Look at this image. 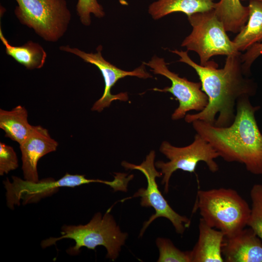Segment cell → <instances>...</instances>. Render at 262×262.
Wrapping results in <instances>:
<instances>
[{
    "label": "cell",
    "mask_w": 262,
    "mask_h": 262,
    "mask_svg": "<svg viewBox=\"0 0 262 262\" xmlns=\"http://www.w3.org/2000/svg\"><path fill=\"white\" fill-rule=\"evenodd\" d=\"M248 19L232 40L237 50L246 51L253 45L262 42V1L250 0Z\"/></svg>",
    "instance_id": "16"
},
{
    "label": "cell",
    "mask_w": 262,
    "mask_h": 262,
    "mask_svg": "<svg viewBox=\"0 0 262 262\" xmlns=\"http://www.w3.org/2000/svg\"><path fill=\"white\" fill-rule=\"evenodd\" d=\"M188 20L192 31L181 46L186 47L187 51L196 52L199 56L200 65H205L214 56H227L240 52L228 37L214 9L188 16Z\"/></svg>",
    "instance_id": "5"
},
{
    "label": "cell",
    "mask_w": 262,
    "mask_h": 262,
    "mask_svg": "<svg viewBox=\"0 0 262 262\" xmlns=\"http://www.w3.org/2000/svg\"><path fill=\"white\" fill-rule=\"evenodd\" d=\"M160 151L169 160L167 162L160 161L155 163L156 167L161 170L163 175L161 183L164 185L165 194L169 191L170 178L177 170L194 173L200 162L206 163L212 172L219 170V166L214 161L220 157L219 153L197 133L195 135L194 141L187 146L177 147L165 141L162 143Z\"/></svg>",
    "instance_id": "8"
},
{
    "label": "cell",
    "mask_w": 262,
    "mask_h": 262,
    "mask_svg": "<svg viewBox=\"0 0 262 262\" xmlns=\"http://www.w3.org/2000/svg\"><path fill=\"white\" fill-rule=\"evenodd\" d=\"M33 126L28 121V112L21 105L11 111L0 109V128L5 137L21 144L29 135Z\"/></svg>",
    "instance_id": "17"
},
{
    "label": "cell",
    "mask_w": 262,
    "mask_h": 262,
    "mask_svg": "<svg viewBox=\"0 0 262 262\" xmlns=\"http://www.w3.org/2000/svg\"><path fill=\"white\" fill-rule=\"evenodd\" d=\"M60 49L73 53L80 57L84 62L95 65L102 74L105 83L104 90L101 97L96 101L92 106L91 110L93 111L101 112L104 108L108 107L114 100H128V96L126 92L116 95L111 93L112 88L120 79L129 76L143 79L152 77V76L145 70L144 63L131 71L123 70L111 64L102 56V46L100 45L97 48V52L95 53H86L77 48H70L68 45L60 47Z\"/></svg>",
    "instance_id": "11"
},
{
    "label": "cell",
    "mask_w": 262,
    "mask_h": 262,
    "mask_svg": "<svg viewBox=\"0 0 262 262\" xmlns=\"http://www.w3.org/2000/svg\"><path fill=\"white\" fill-rule=\"evenodd\" d=\"M110 211L109 209L103 215L96 213L85 225H64L61 228V236L42 241V247L54 245L63 239H70L75 242V245L66 251L71 255H78L82 247L95 250L97 246H102L107 250L106 257L115 261L125 244L128 234L121 231Z\"/></svg>",
    "instance_id": "3"
},
{
    "label": "cell",
    "mask_w": 262,
    "mask_h": 262,
    "mask_svg": "<svg viewBox=\"0 0 262 262\" xmlns=\"http://www.w3.org/2000/svg\"><path fill=\"white\" fill-rule=\"evenodd\" d=\"M18 166V159L14 148L0 143V175L3 176Z\"/></svg>",
    "instance_id": "23"
},
{
    "label": "cell",
    "mask_w": 262,
    "mask_h": 262,
    "mask_svg": "<svg viewBox=\"0 0 262 262\" xmlns=\"http://www.w3.org/2000/svg\"><path fill=\"white\" fill-rule=\"evenodd\" d=\"M222 253L226 262H262V240L250 227L225 236Z\"/></svg>",
    "instance_id": "13"
},
{
    "label": "cell",
    "mask_w": 262,
    "mask_h": 262,
    "mask_svg": "<svg viewBox=\"0 0 262 262\" xmlns=\"http://www.w3.org/2000/svg\"><path fill=\"white\" fill-rule=\"evenodd\" d=\"M15 13L20 22L44 40L56 42L67 30L71 14L65 0H15Z\"/></svg>",
    "instance_id": "6"
},
{
    "label": "cell",
    "mask_w": 262,
    "mask_h": 262,
    "mask_svg": "<svg viewBox=\"0 0 262 262\" xmlns=\"http://www.w3.org/2000/svg\"><path fill=\"white\" fill-rule=\"evenodd\" d=\"M178 55L179 62L191 66L199 77L201 90L208 98L207 106L194 114H186L185 122L200 120L217 127H227L233 121L237 100L244 96L255 95L257 85L244 72L241 52L227 56L222 68L213 61L201 66L194 62L187 51L170 50Z\"/></svg>",
    "instance_id": "1"
},
{
    "label": "cell",
    "mask_w": 262,
    "mask_h": 262,
    "mask_svg": "<svg viewBox=\"0 0 262 262\" xmlns=\"http://www.w3.org/2000/svg\"><path fill=\"white\" fill-rule=\"evenodd\" d=\"M214 9L226 32L239 33L248 19V6H244L241 0H220Z\"/></svg>",
    "instance_id": "19"
},
{
    "label": "cell",
    "mask_w": 262,
    "mask_h": 262,
    "mask_svg": "<svg viewBox=\"0 0 262 262\" xmlns=\"http://www.w3.org/2000/svg\"><path fill=\"white\" fill-rule=\"evenodd\" d=\"M262 54V42L253 45L245 53L241 54L243 69L247 76H249L251 74L250 68L253 62Z\"/></svg>",
    "instance_id": "24"
},
{
    "label": "cell",
    "mask_w": 262,
    "mask_h": 262,
    "mask_svg": "<svg viewBox=\"0 0 262 262\" xmlns=\"http://www.w3.org/2000/svg\"><path fill=\"white\" fill-rule=\"evenodd\" d=\"M0 38L5 47L6 54L27 69H39L44 65L47 53L38 43L29 41L20 46H12L4 36L1 27Z\"/></svg>",
    "instance_id": "18"
},
{
    "label": "cell",
    "mask_w": 262,
    "mask_h": 262,
    "mask_svg": "<svg viewBox=\"0 0 262 262\" xmlns=\"http://www.w3.org/2000/svg\"><path fill=\"white\" fill-rule=\"evenodd\" d=\"M76 10L81 22L85 26H89L91 24V13L98 18L105 16L103 8L97 0H78Z\"/></svg>",
    "instance_id": "22"
},
{
    "label": "cell",
    "mask_w": 262,
    "mask_h": 262,
    "mask_svg": "<svg viewBox=\"0 0 262 262\" xmlns=\"http://www.w3.org/2000/svg\"><path fill=\"white\" fill-rule=\"evenodd\" d=\"M155 158V152L151 150L146 156L145 160L140 164L136 165L125 161L122 162L121 165L126 169H135L141 172L146 177L147 186L146 188L139 189L132 196L125 198L121 201L140 197V204L142 207H152L155 210V213L144 223L139 237L142 236L149 225L159 217L168 219L172 224L176 232L182 234L186 228L189 226L190 220L187 217L176 213L170 207L159 189L156 179L157 177H161L163 174L156 170Z\"/></svg>",
    "instance_id": "7"
},
{
    "label": "cell",
    "mask_w": 262,
    "mask_h": 262,
    "mask_svg": "<svg viewBox=\"0 0 262 262\" xmlns=\"http://www.w3.org/2000/svg\"><path fill=\"white\" fill-rule=\"evenodd\" d=\"M199 236L197 243L191 250L192 262H224L222 247L224 234L199 220Z\"/></svg>",
    "instance_id": "14"
},
{
    "label": "cell",
    "mask_w": 262,
    "mask_h": 262,
    "mask_svg": "<svg viewBox=\"0 0 262 262\" xmlns=\"http://www.w3.org/2000/svg\"><path fill=\"white\" fill-rule=\"evenodd\" d=\"M248 96L237 101L235 116L227 127H217L200 120L193 121V127L227 162L244 164L254 175H262V134L255 114L260 106H253Z\"/></svg>",
    "instance_id": "2"
},
{
    "label": "cell",
    "mask_w": 262,
    "mask_h": 262,
    "mask_svg": "<svg viewBox=\"0 0 262 262\" xmlns=\"http://www.w3.org/2000/svg\"><path fill=\"white\" fill-rule=\"evenodd\" d=\"M19 145L24 179L38 181V161L48 153L56 151L58 142L51 137L46 129L41 126H33L29 135Z\"/></svg>",
    "instance_id": "12"
},
{
    "label": "cell",
    "mask_w": 262,
    "mask_h": 262,
    "mask_svg": "<svg viewBox=\"0 0 262 262\" xmlns=\"http://www.w3.org/2000/svg\"><path fill=\"white\" fill-rule=\"evenodd\" d=\"M195 207L207 224L221 231L225 236L246 228L251 211L236 191L224 188L198 191Z\"/></svg>",
    "instance_id": "4"
},
{
    "label": "cell",
    "mask_w": 262,
    "mask_h": 262,
    "mask_svg": "<svg viewBox=\"0 0 262 262\" xmlns=\"http://www.w3.org/2000/svg\"><path fill=\"white\" fill-rule=\"evenodd\" d=\"M258 0V1H262V0Z\"/></svg>",
    "instance_id": "25"
},
{
    "label": "cell",
    "mask_w": 262,
    "mask_h": 262,
    "mask_svg": "<svg viewBox=\"0 0 262 262\" xmlns=\"http://www.w3.org/2000/svg\"><path fill=\"white\" fill-rule=\"evenodd\" d=\"M98 179H89L84 175H72L66 173L62 178L55 180L46 178L36 182L22 180L12 176V181L7 179L3 181L6 189L8 207L14 209L15 206L37 202L41 198L55 193L61 187H75L93 182L101 183Z\"/></svg>",
    "instance_id": "9"
},
{
    "label": "cell",
    "mask_w": 262,
    "mask_h": 262,
    "mask_svg": "<svg viewBox=\"0 0 262 262\" xmlns=\"http://www.w3.org/2000/svg\"><path fill=\"white\" fill-rule=\"evenodd\" d=\"M151 68L155 74L163 75L171 82V86L163 89L155 88L153 90L171 93L178 100L179 106L172 114L171 118L177 120L183 118L186 113L195 110L202 111L208 103V98L201 90L200 82H195L185 78L180 77L178 74L171 71L163 58L153 56L147 63L143 62Z\"/></svg>",
    "instance_id": "10"
},
{
    "label": "cell",
    "mask_w": 262,
    "mask_h": 262,
    "mask_svg": "<svg viewBox=\"0 0 262 262\" xmlns=\"http://www.w3.org/2000/svg\"><path fill=\"white\" fill-rule=\"evenodd\" d=\"M156 243L159 251L157 262H192L191 251H181L169 239L158 237Z\"/></svg>",
    "instance_id": "20"
},
{
    "label": "cell",
    "mask_w": 262,
    "mask_h": 262,
    "mask_svg": "<svg viewBox=\"0 0 262 262\" xmlns=\"http://www.w3.org/2000/svg\"><path fill=\"white\" fill-rule=\"evenodd\" d=\"M250 196L252 204L247 226L262 240V184H254Z\"/></svg>",
    "instance_id": "21"
},
{
    "label": "cell",
    "mask_w": 262,
    "mask_h": 262,
    "mask_svg": "<svg viewBox=\"0 0 262 262\" xmlns=\"http://www.w3.org/2000/svg\"><path fill=\"white\" fill-rule=\"evenodd\" d=\"M215 4L213 0H158L149 5L148 13L154 19L174 12H182L188 16L213 9Z\"/></svg>",
    "instance_id": "15"
}]
</instances>
